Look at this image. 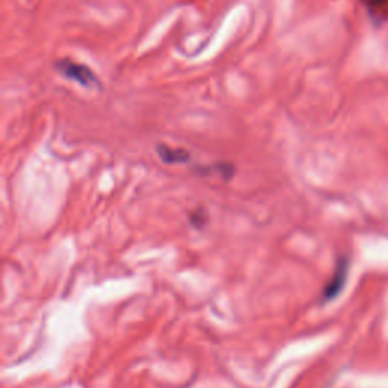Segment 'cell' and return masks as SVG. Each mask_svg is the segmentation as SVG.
Returning a JSON list of instances; mask_svg holds the SVG:
<instances>
[{
  "label": "cell",
  "instance_id": "6da1fadb",
  "mask_svg": "<svg viewBox=\"0 0 388 388\" xmlns=\"http://www.w3.org/2000/svg\"><path fill=\"white\" fill-rule=\"evenodd\" d=\"M55 67L58 73L62 74L64 78L76 82V84H79L81 87H85V88L101 87V81H99L94 71L90 69L88 65L74 62L71 60H60L56 61Z\"/></svg>",
  "mask_w": 388,
  "mask_h": 388
},
{
  "label": "cell",
  "instance_id": "3957f363",
  "mask_svg": "<svg viewBox=\"0 0 388 388\" xmlns=\"http://www.w3.org/2000/svg\"><path fill=\"white\" fill-rule=\"evenodd\" d=\"M156 152H158L161 161L166 164H180V162L184 164L189 161V153L185 151V149L171 147L167 144H158L156 146Z\"/></svg>",
  "mask_w": 388,
  "mask_h": 388
},
{
  "label": "cell",
  "instance_id": "7a4b0ae2",
  "mask_svg": "<svg viewBox=\"0 0 388 388\" xmlns=\"http://www.w3.org/2000/svg\"><path fill=\"white\" fill-rule=\"evenodd\" d=\"M348 270H349V261L346 258L338 260L337 267L334 270V275H332L331 280L326 284L323 294H321L325 302L332 301L338 294H340V292L343 290V287L346 284V279H348Z\"/></svg>",
  "mask_w": 388,
  "mask_h": 388
}]
</instances>
